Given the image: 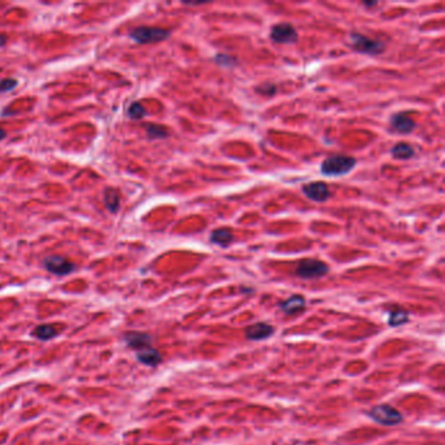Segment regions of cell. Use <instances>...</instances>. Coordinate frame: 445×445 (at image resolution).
Returning <instances> with one entry per match:
<instances>
[{
  "mask_svg": "<svg viewBox=\"0 0 445 445\" xmlns=\"http://www.w3.org/2000/svg\"><path fill=\"white\" fill-rule=\"evenodd\" d=\"M356 165V160L350 156H332L322 161L321 173L326 176H342L349 174Z\"/></svg>",
  "mask_w": 445,
  "mask_h": 445,
  "instance_id": "1",
  "label": "cell"
},
{
  "mask_svg": "<svg viewBox=\"0 0 445 445\" xmlns=\"http://www.w3.org/2000/svg\"><path fill=\"white\" fill-rule=\"evenodd\" d=\"M170 32L167 29L157 27H137L130 32V38L140 45L157 44L167 40Z\"/></svg>",
  "mask_w": 445,
  "mask_h": 445,
  "instance_id": "2",
  "label": "cell"
},
{
  "mask_svg": "<svg viewBox=\"0 0 445 445\" xmlns=\"http://www.w3.org/2000/svg\"><path fill=\"white\" fill-rule=\"evenodd\" d=\"M350 44L354 50L360 54H367V55H380L385 50V45L382 42L359 33L350 34Z\"/></svg>",
  "mask_w": 445,
  "mask_h": 445,
  "instance_id": "3",
  "label": "cell"
},
{
  "mask_svg": "<svg viewBox=\"0 0 445 445\" xmlns=\"http://www.w3.org/2000/svg\"><path fill=\"white\" fill-rule=\"evenodd\" d=\"M329 272V266L320 260L306 259L302 260L295 269V274L303 279H313L326 276Z\"/></svg>",
  "mask_w": 445,
  "mask_h": 445,
  "instance_id": "4",
  "label": "cell"
},
{
  "mask_svg": "<svg viewBox=\"0 0 445 445\" xmlns=\"http://www.w3.org/2000/svg\"><path fill=\"white\" fill-rule=\"evenodd\" d=\"M368 415L377 422L379 424L382 425H397L402 422V416L401 412L398 411L397 409H394L393 406L390 405H377V406H373L372 409L369 410Z\"/></svg>",
  "mask_w": 445,
  "mask_h": 445,
  "instance_id": "5",
  "label": "cell"
},
{
  "mask_svg": "<svg viewBox=\"0 0 445 445\" xmlns=\"http://www.w3.org/2000/svg\"><path fill=\"white\" fill-rule=\"evenodd\" d=\"M44 266L47 272L53 273L55 276H67L71 274L76 269V265L71 263L70 260L63 257V256H47L44 259Z\"/></svg>",
  "mask_w": 445,
  "mask_h": 445,
  "instance_id": "6",
  "label": "cell"
},
{
  "mask_svg": "<svg viewBox=\"0 0 445 445\" xmlns=\"http://www.w3.org/2000/svg\"><path fill=\"white\" fill-rule=\"evenodd\" d=\"M270 38L276 44H295L296 41H298V32H296V29L292 27L291 24L281 23L272 28V30H270Z\"/></svg>",
  "mask_w": 445,
  "mask_h": 445,
  "instance_id": "7",
  "label": "cell"
},
{
  "mask_svg": "<svg viewBox=\"0 0 445 445\" xmlns=\"http://www.w3.org/2000/svg\"><path fill=\"white\" fill-rule=\"evenodd\" d=\"M303 193L307 199L316 201V203H324L330 196V191L324 182H313L303 186Z\"/></svg>",
  "mask_w": 445,
  "mask_h": 445,
  "instance_id": "8",
  "label": "cell"
},
{
  "mask_svg": "<svg viewBox=\"0 0 445 445\" xmlns=\"http://www.w3.org/2000/svg\"><path fill=\"white\" fill-rule=\"evenodd\" d=\"M246 338L249 341H263L274 334V328L266 322H256L246 328Z\"/></svg>",
  "mask_w": 445,
  "mask_h": 445,
  "instance_id": "9",
  "label": "cell"
},
{
  "mask_svg": "<svg viewBox=\"0 0 445 445\" xmlns=\"http://www.w3.org/2000/svg\"><path fill=\"white\" fill-rule=\"evenodd\" d=\"M390 127H392V130H394L395 132L406 135V133H410L415 128V123H414V120L409 115L399 113L394 114L390 118Z\"/></svg>",
  "mask_w": 445,
  "mask_h": 445,
  "instance_id": "10",
  "label": "cell"
},
{
  "mask_svg": "<svg viewBox=\"0 0 445 445\" xmlns=\"http://www.w3.org/2000/svg\"><path fill=\"white\" fill-rule=\"evenodd\" d=\"M127 345L136 350H144L150 347L152 345V338L146 333L141 332H130L126 334Z\"/></svg>",
  "mask_w": 445,
  "mask_h": 445,
  "instance_id": "11",
  "label": "cell"
},
{
  "mask_svg": "<svg viewBox=\"0 0 445 445\" xmlns=\"http://www.w3.org/2000/svg\"><path fill=\"white\" fill-rule=\"evenodd\" d=\"M304 307H306V299L302 295H291L279 304V308L282 309V312L286 315H295L304 309Z\"/></svg>",
  "mask_w": 445,
  "mask_h": 445,
  "instance_id": "12",
  "label": "cell"
},
{
  "mask_svg": "<svg viewBox=\"0 0 445 445\" xmlns=\"http://www.w3.org/2000/svg\"><path fill=\"white\" fill-rule=\"evenodd\" d=\"M137 359L139 362H141L143 364L149 365V367H156L157 364H160L161 360H162V356L157 350H154L153 347H148V349L140 350L137 351Z\"/></svg>",
  "mask_w": 445,
  "mask_h": 445,
  "instance_id": "13",
  "label": "cell"
},
{
  "mask_svg": "<svg viewBox=\"0 0 445 445\" xmlns=\"http://www.w3.org/2000/svg\"><path fill=\"white\" fill-rule=\"evenodd\" d=\"M103 201L110 213H117L120 208V196L115 188H106L103 191Z\"/></svg>",
  "mask_w": 445,
  "mask_h": 445,
  "instance_id": "14",
  "label": "cell"
},
{
  "mask_svg": "<svg viewBox=\"0 0 445 445\" xmlns=\"http://www.w3.org/2000/svg\"><path fill=\"white\" fill-rule=\"evenodd\" d=\"M234 236L233 233L230 231L229 229H218L214 230L212 234H210V242L217 244L219 247H229L233 242Z\"/></svg>",
  "mask_w": 445,
  "mask_h": 445,
  "instance_id": "15",
  "label": "cell"
},
{
  "mask_svg": "<svg viewBox=\"0 0 445 445\" xmlns=\"http://www.w3.org/2000/svg\"><path fill=\"white\" fill-rule=\"evenodd\" d=\"M390 154H392V157L395 158V160H410V158L414 157L415 152H414L412 146H410L409 144L398 143L393 146L392 150H390Z\"/></svg>",
  "mask_w": 445,
  "mask_h": 445,
  "instance_id": "16",
  "label": "cell"
},
{
  "mask_svg": "<svg viewBox=\"0 0 445 445\" xmlns=\"http://www.w3.org/2000/svg\"><path fill=\"white\" fill-rule=\"evenodd\" d=\"M34 337H37L38 339H42V341H47V339L53 338L58 334L57 329L54 328L53 325H49V324H44V325H38L33 332Z\"/></svg>",
  "mask_w": 445,
  "mask_h": 445,
  "instance_id": "17",
  "label": "cell"
},
{
  "mask_svg": "<svg viewBox=\"0 0 445 445\" xmlns=\"http://www.w3.org/2000/svg\"><path fill=\"white\" fill-rule=\"evenodd\" d=\"M409 321V313L403 309H394L389 313L388 324L390 326H401Z\"/></svg>",
  "mask_w": 445,
  "mask_h": 445,
  "instance_id": "18",
  "label": "cell"
},
{
  "mask_svg": "<svg viewBox=\"0 0 445 445\" xmlns=\"http://www.w3.org/2000/svg\"><path fill=\"white\" fill-rule=\"evenodd\" d=\"M146 135L152 140L157 139H166L169 136V132L165 127L158 126V124H149L146 127Z\"/></svg>",
  "mask_w": 445,
  "mask_h": 445,
  "instance_id": "19",
  "label": "cell"
},
{
  "mask_svg": "<svg viewBox=\"0 0 445 445\" xmlns=\"http://www.w3.org/2000/svg\"><path fill=\"white\" fill-rule=\"evenodd\" d=\"M145 107L141 105L140 102H133L130 107H128V117L131 119H141V118L145 117Z\"/></svg>",
  "mask_w": 445,
  "mask_h": 445,
  "instance_id": "20",
  "label": "cell"
},
{
  "mask_svg": "<svg viewBox=\"0 0 445 445\" xmlns=\"http://www.w3.org/2000/svg\"><path fill=\"white\" fill-rule=\"evenodd\" d=\"M214 62L218 66L223 67V68H233L236 66V59L230 55H225V54H217L214 57Z\"/></svg>",
  "mask_w": 445,
  "mask_h": 445,
  "instance_id": "21",
  "label": "cell"
},
{
  "mask_svg": "<svg viewBox=\"0 0 445 445\" xmlns=\"http://www.w3.org/2000/svg\"><path fill=\"white\" fill-rule=\"evenodd\" d=\"M17 80L15 79H11V77H7V79H3V80L0 81V93H8V92H12L15 88L17 87Z\"/></svg>",
  "mask_w": 445,
  "mask_h": 445,
  "instance_id": "22",
  "label": "cell"
},
{
  "mask_svg": "<svg viewBox=\"0 0 445 445\" xmlns=\"http://www.w3.org/2000/svg\"><path fill=\"white\" fill-rule=\"evenodd\" d=\"M276 90L277 88L273 84H264L261 87L256 88V92H259L263 96H273V94L276 93Z\"/></svg>",
  "mask_w": 445,
  "mask_h": 445,
  "instance_id": "23",
  "label": "cell"
},
{
  "mask_svg": "<svg viewBox=\"0 0 445 445\" xmlns=\"http://www.w3.org/2000/svg\"><path fill=\"white\" fill-rule=\"evenodd\" d=\"M363 6H365V7H375V6H377V2H363Z\"/></svg>",
  "mask_w": 445,
  "mask_h": 445,
  "instance_id": "24",
  "label": "cell"
},
{
  "mask_svg": "<svg viewBox=\"0 0 445 445\" xmlns=\"http://www.w3.org/2000/svg\"><path fill=\"white\" fill-rule=\"evenodd\" d=\"M6 42H7V37L4 36V34H0V47L4 46Z\"/></svg>",
  "mask_w": 445,
  "mask_h": 445,
  "instance_id": "25",
  "label": "cell"
},
{
  "mask_svg": "<svg viewBox=\"0 0 445 445\" xmlns=\"http://www.w3.org/2000/svg\"><path fill=\"white\" fill-rule=\"evenodd\" d=\"M6 135H7V133H6V131H4L2 127H0V141H2L4 137H6Z\"/></svg>",
  "mask_w": 445,
  "mask_h": 445,
  "instance_id": "26",
  "label": "cell"
}]
</instances>
